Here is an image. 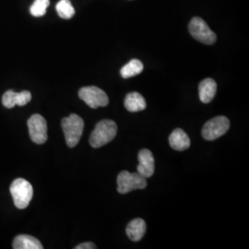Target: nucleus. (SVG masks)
Here are the masks:
<instances>
[{"mask_svg": "<svg viewBox=\"0 0 249 249\" xmlns=\"http://www.w3.org/2000/svg\"><path fill=\"white\" fill-rule=\"evenodd\" d=\"M13 249H42L43 246L41 242L38 240L36 237L27 235V234H21L15 237L13 240Z\"/></svg>", "mask_w": 249, "mask_h": 249, "instance_id": "obj_15", "label": "nucleus"}, {"mask_svg": "<svg viewBox=\"0 0 249 249\" xmlns=\"http://www.w3.org/2000/svg\"><path fill=\"white\" fill-rule=\"evenodd\" d=\"M76 249H96V246L93 243L90 242H87V243H82L80 244L79 246H77Z\"/></svg>", "mask_w": 249, "mask_h": 249, "instance_id": "obj_19", "label": "nucleus"}, {"mask_svg": "<svg viewBox=\"0 0 249 249\" xmlns=\"http://www.w3.org/2000/svg\"><path fill=\"white\" fill-rule=\"evenodd\" d=\"M229 127L230 121L226 116H216L204 124L201 135L206 141H214L226 133Z\"/></svg>", "mask_w": 249, "mask_h": 249, "instance_id": "obj_6", "label": "nucleus"}, {"mask_svg": "<svg viewBox=\"0 0 249 249\" xmlns=\"http://www.w3.org/2000/svg\"><path fill=\"white\" fill-rule=\"evenodd\" d=\"M138 160L139 164L137 166V173L146 179L151 178L155 170V161L152 152L150 150L143 149L139 152Z\"/></svg>", "mask_w": 249, "mask_h": 249, "instance_id": "obj_9", "label": "nucleus"}, {"mask_svg": "<svg viewBox=\"0 0 249 249\" xmlns=\"http://www.w3.org/2000/svg\"><path fill=\"white\" fill-rule=\"evenodd\" d=\"M49 4V0H36L32 5L30 11L35 17H42L45 15Z\"/></svg>", "mask_w": 249, "mask_h": 249, "instance_id": "obj_18", "label": "nucleus"}, {"mask_svg": "<svg viewBox=\"0 0 249 249\" xmlns=\"http://www.w3.org/2000/svg\"><path fill=\"white\" fill-rule=\"evenodd\" d=\"M117 133V124L113 120L105 119L95 125L94 130L90 134L89 144L92 148H100L112 142Z\"/></svg>", "mask_w": 249, "mask_h": 249, "instance_id": "obj_1", "label": "nucleus"}, {"mask_svg": "<svg viewBox=\"0 0 249 249\" xmlns=\"http://www.w3.org/2000/svg\"><path fill=\"white\" fill-rule=\"evenodd\" d=\"M147 186L146 178L136 173L122 171L117 177V191L120 194H126L137 189H144Z\"/></svg>", "mask_w": 249, "mask_h": 249, "instance_id": "obj_4", "label": "nucleus"}, {"mask_svg": "<svg viewBox=\"0 0 249 249\" xmlns=\"http://www.w3.org/2000/svg\"><path fill=\"white\" fill-rule=\"evenodd\" d=\"M217 91V84L213 79H205L199 83V99L203 104H209L213 100Z\"/></svg>", "mask_w": 249, "mask_h": 249, "instance_id": "obj_12", "label": "nucleus"}, {"mask_svg": "<svg viewBox=\"0 0 249 249\" xmlns=\"http://www.w3.org/2000/svg\"><path fill=\"white\" fill-rule=\"evenodd\" d=\"M146 228L145 221L141 218H137L127 224L125 231L130 240L138 242L142 239L146 232Z\"/></svg>", "mask_w": 249, "mask_h": 249, "instance_id": "obj_13", "label": "nucleus"}, {"mask_svg": "<svg viewBox=\"0 0 249 249\" xmlns=\"http://www.w3.org/2000/svg\"><path fill=\"white\" fill-rule=\"evenodd\" d=\"M29 134L36 144H44L47 141V124L41 115H33L28 120Z\"/></svg>", "mask_w": 249, "mask_h": 249, "instance_id": "obj_8", "label": "nucleus"}, {"mask_svg": "<svg viewBox=\"0 0 249 249\" xmlns=\"http://www.w3.org/2000/svg\"><path fill=\"white\" fill-rule=\"evenodd\" d=\"M79 97L92 109L107 107L109 98L107 93L96 86L83 87L79 90Z\"/></svg>", "mask_w": 249, "mask_h": 249, "instance_id": "obj_7", "label": "nucleus"}, {"mask_svg": "<svg viewBox=\"0 0 249 249\" xmlns=\"http://www.w3.org/2000/svg\"><path fill=\"white\" fill-rule=\"evenodd\" d=\"M124 107L128 112L137 113L145 110L147 107L146 101L142 95L137 91H133L128 93L124 102Z\"/></svg>", "mask_w": 249, "mask_h": 249, "instance_id": "obj_14", "label": "nucleus"}, {"mask_svg": "<svg viewBox=\"0 0 249 249\" xmlns=\"http://www.w3.org/2000/svg\"><path fill=\"white\" fill-rule=\"evenodd\" d=\"M9 190L15 206L19 210L26 209L34 196V188L31 183L23 178L15 179Z\"/></svg>", "mask_w": 249, "mask_h": 249, "instance_id": "obj_3", "label": "nucleus"}, {"mask_svg": "<svg viewBox=\"0 0 249 249\" xmlns=\"http://www.w3.org/2000/svg\"><path fill=\"white\" fill-rule=\"evenodd\" d=\"M55 9L59 17L65 19L71 18L75 14V9L73 8L71 2L70 0H60L56 4Z\"/></svg>", "mask_w": 249, "mask_h": 249, "instance_id": "obj_17", "label": "nucleus"}, {"mask_svg": "<svg viewBox=\"0 0 249 249\" xmlns=\"http://www.w3.org/2000/svg\"><path fill=\"white\" fill-rule=\"evenodd\" d=\"M143 64L139 59H132L121 69L120 74L124 79L135 77L143 71Z\"/></svg>", "mask_w": 249, "mask_h": 249, "instance_id": "obj_16", "label": "nucleus"}, {"mask_svg": "<svg viewBox=\"0 0 249 249\" xmlns=\"http://www.w3.org/2000/svg\"><path fill=\"white\" fill-rule=\"evenodd\" d=\"M32 100V93L29 90L16 92L14 90H7L2 96V104L6 108H13L15 106H26Z\"/></svg>", "mask_w": 249, "mask_h": 249, "instance_id": "obj_10", "label": "nucleus"}, {"mask_svg": "<svg viewBox=\"0 0 249 249\" xmlns=\"http://www.w3.org/2000/svg\"><path fill=\"white\" fill-rule=\"evenodd\" d=\"M188 30L194 39L205 45H213L217 40L216 35L201 18H192L188 25Z\"/></svg>", "mask_w": 249, "mask_h": 249, "instance_id": "obj_5", "label": "nucleus"}, {"mask_svg": "<svg viewBox=\"0 0 249 249\" xmlns=\"http://www.w3.org/2000/svg\"><path fill=\"white\" fill-rule=\"evenodd\" d=\"M61 125L67 145L70 148H74L80 142V138L83 133V119L76 114H71L69 117L63 118Z\"/></svg>", "mask_w": 249, "mask_h": 249, "instance_id": "obj_2", "label": "nucleus"}, {"mask_svg": "<svg viewBox=\"0 0 249 249\" xmlns=\"http://www.w3.org/2000/svg\"><path fill=\"white\" fill-rule=\"evenodd\" d=\"M169 144L176 151H186L190 147V139L183 129L177 128L170 135Z\"/></svg>", "mask_w": 249, "mask_h": 249, "instance_id": "obj_11", "label": "nucleus"}]
</instances>
